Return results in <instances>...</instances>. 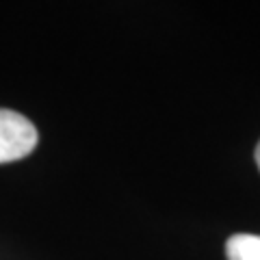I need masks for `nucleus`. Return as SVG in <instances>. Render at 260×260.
Returning a JSON list of instances; mask_svg holds the SVG:
<instances>
[{"label":"nucleus","instance_id":"1","mask_svg":"<svg viewBox=\"0 0 260 260\" xmlns=\"http://www.w3.org/2000/svg\"><path fill=\"white\" fill-rule=\"evenodd\" d=\"M37 130L30 121L9 109H0V162L20 160L35 150Z\"/></svg>","mask_w":260,"mask_h":260},{"label":"nucleus","instance_id":"2","mask_svg":"<svg viewBox=\"0 0 260 260\" xmlns=\"http://www.w3.org/2000/svg\"><path fill=\"white\" fill-rule=\"evenodd\" d=\"M228 260H260V234H234L225 243Z\"/></svg>","mask_w":260,"mask_h":260},{"label":"nucleus","instance_id":"3","mask_svg":"<svg viewBox=\"0 0 260 260\" xmlns=\"http://www.w3.org/2000/svg\"><path fill=\"white\" fill-rule=\"evenodd\" d=\"M256 162H258V169H260V143H258V148H256Z\"/></svg>","mask_w":260,"mask_h":260}]
</instances>
